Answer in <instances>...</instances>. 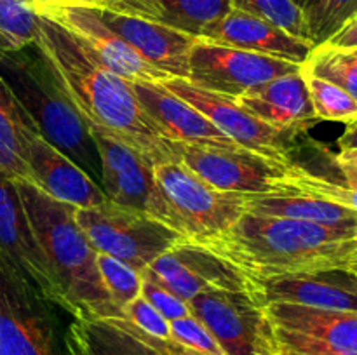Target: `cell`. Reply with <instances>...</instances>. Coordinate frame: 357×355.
Instances as JSON below:
<instances>
[{"mask_svg":"<svg viewBox=\"0 0 357 355\" xmlns=\"http://www.w3.org/2000/svg\"><path fill=\"white\" fill-rule=\"evenodd\" d=\"M52 303L0 254V355H63Z\"/></svg>","mask_w":357,"mask_h":355,"instance_id":"6","label":"cell"},{"mask_svg":"<svg viewBox=\"0 0 357 355\" xmlns=\"http://www.w3.org/2000/svg\"><path fill=\"white\" fill-rule=\"evenodd\" d=\"M354 17H357V0H316L305 13L309 40L314 47L326 44Z\"/></svg>","mask_w":357,"mask_h":355,"instance_id":"33","label":"cell"},{"mask_svg":"<svg viewBox=\"0 0 357 355\" xmlns=\"http://www.w3.org/2000/svg\"><path fill=\"white\" fill-rule=\"evenodd\" d=\"M96 268L105 291L110 296L122 319L126 305L142 294V271L105 253H96Z\"/></svg>","mask_w":357,"mask_h":355,"instance_id":"30","label":"cell"},{"mask_svg":"<svg viewBox=\"0 0 357 355\" xmlns=\"http://www.w3.org/2000/svg\"><path fill=\"white\" fill-rule=\"evenodd\" d=\"M291 2L296 3V6H298L303 13H307V10L314 6V2H316V0H291Z\"/></svg>","mask_w":357,"mask_h":355,"instance_id":"42","label":"cell"},{"mask_svg":"<svg viewBox=\"0 0 357 355\" xmlns=\"http://www.w3.org/2000/svg\"><path fill=\"white\" fill-rule=\"evenodd\" d=\"M180 162L216 190L251 195L282 194L284 164L248 150L180 145Z\"/></svg>","mask_w":357,"mask_h":355,"instance_id":"13","label":"cell"},{"mask_svg":"<svg viewBox=\"0 0 357 355\" xmlns=\"http://www.w3.org/2000/svg\"><path fill=\"white\" fill-rule=\"evenodd\" d=\"M35 44L54 66L63 89L87 124L122 139L152 166L180 162V145L157 134L132 84L101 65L66 28L38 14Z\"/></svg>","mask_w":357,"mask_h":355,"instance_id":"1","label":"cell"},{"mask_svg":"<svg viewBox=\"0 0 357 355\" xmlns=\"http://www.w3.org/2000/svg\"><path fill=\"white\" fill-rule=\"evenodd\" d=\"M38 14L51 17L70 31L98 61L128 82H164L166 73L153 68L139 58L117 33L110 30L89 6L58 3L38 9Z\"/></svg>","mask_w":357,"mask_h":355,"instance_id":"14","label":"cell"},{"mask_svg":"<svg viewBox=\"0 0 357 355\" xmlns=\"http://www.w3.org/2000/svg\"><path fill=\"white\" fill-rule=\"evenodd\" d=\"M338 148H340V152H344V150H357V120L347 124L344 134L338 138Z\"/></svg>","mask_w":357,"mask_h":355,"instance_id":"40","label":"cell"},{"mask_svg":"<svg viewBox=\"0 0 357 355\" xmlns=\"http://www.w3.org/2000/svg\"><path fill=\"white\" fill-rule=\"evenodd\" d=\"M229 2L232 9L268 21L293 37L309 40L305 13L291 0H229Z\"/></svg>","mask_w":357,"mask_h":355,"instance_id":"32","label":"cell"},{"mask_svg":"<svg viewBox=\"0 0 357 355\" xmlns=\"http://www.w3.org/2000/svg\"><path fill=\"white\" fill-rule=\"evenodd\" d=\"M33 6L35 10L44 9L49 6H58V3H77V0H28Z\"/></svg>","mask_w":357,"mask_h":355,"instance_id":"41","label":"cell"},{"mask_svg":"<svg viewBox=\"0 0 357 355\" xmlns=\"http://www.w3.org/2000/svg\"><path fill=\"white\" fill-rule=\"evenodd\" d=\"M234 101L265 124L298 136L321 122L314 111L302 68L255 87Z\"/></svg>","mask_w":357,"mask_h":355,"instance_id":"21","label":"cell"},{"mask_svg":"<svg viewBox=\"0 0 357 355\" xmlns=\"http://www.w3.org/2000/svg\"><path fill=\"white\" fill-rule=\"evenodd\" d=\"M275 329L298 334L335 352L357 354V313L312 306L272 303L265 305Z\"/></svg>","mask_w":357,"mask_h":355,"instance_id":"22","label":"cell"},{"mask_svg":"<svg viewBox=\"0 0 357 355\" xmlns=\"http://www.w3.org/2000/svg\"><path fill=\"white\" fill-rule=\"evenodd\" d=\"M150 125L164 139L199 148L244 150L227 138L206 115L160 82H131Z\"/></svg>","mask_w":357,"mask_h":355,"instance_id":"16","label":"cell"},{"mask_svg":"<svg viewBox=\"0 0 357 355\" xmlns=\"http://www.w3.org/2000/svg\"><path fill=\"white\" fill-rule=\"evenodd\" d=\"M89 125L101 164L100 187L114 204L159 219L187 237L180 218L160 191L153 166L136 150L98 125Z\"/></svg>","mask_w":357,"mask_h":355,"instance_id":"7","label":"cell"},{"mask_svg":"<svg viewBox=\"0 0 357 355\" xmlns=\"http://www.w3.org/2000/svg\"><path fill=\"white\" fill-rule=\"evenodd\" d=\"M142 274L187 303L206 292H253V282L243 271L192 240H185L160 254Z\"/></svg>","mask_w":357,"mask_h":355,"instance_id":"12","label":"cell"},{"mask_svg":"<svg viewBox=\"0 0 357 355\" xmlns=\"http://www.w3.org/2000/svg\"><path fill=\"white\" fill-rule=\"evenodd\" d=\"M33 125L0 80V169L14 180L30 181L24 157V127Z\"/></svg>","mask_w":357,"mask_h":355,"instance_id":"26","label":"cell"},{"mask_svg":"<svg viewBox=\"0 0 357 355\" xmlns=\"http://www.w3.org/2000/svg\"><path fill=\"white\" fill-rule=\"evenodd\" d=\"M199 40L284 59L300 66L314 49L309 40L293 37L268 21L236 9H230L222 19L206 28Z\"/></svg>","mask_w":357,"mask_h":355,"instance_id":"20","label":"cell"},{"mask_svg":"<svg viewBox=\"0 0 357 355\" xmlns=\"http://www.w3.org/2000/svg\"><path fill=\"white\" fill-rule=\"evenodd\" d=\"M171 340L192 348L202 355H225L211 331L190 313L181 319L171 320Z\"/></svg>","mask_w":357,"mask_h":355,"instance_id":"34","label":"cell"},{"mask_svg":"<svg viewBox=\"0 0 357 355\" xmlns=\"http://www.w3.org/2000/svg\"><path fill=\"white\" fill-rule=\"evenodd\" d=\"M335 49H344V51H357V17L349 21L344 28L337 31L326 44Z\"/></svg>","mask_w":357,"mask_h":355,"instance_id":"39","label":"cell"},{"mask_svg":"<svg viewBox=\"0 0 357 355\" xmlns=\"http://www.w3.org/2000/svg\"><path fill=\"white\" fill-rule=\"evenodd\" d=\"M153 176L192 242L220 235L246 212L251 194L216 190L181 162L157 164Z\"/></svg>","mask_w":357,"mask_h":355,"instance_id":"8","label":"cell"},{"mask_svg":"<svg viewBox=\"0 0 357 355\" xmlns=\"http://www.w3.org/2000/svg\"><path fill=\"white\" fill-rule=\"evenodd\" d=\"M302 70L337 84L357 101V51L319 45L312 49Z\"/></svg>","mask_w":357,"mask_h":355,"instance_id":"28","label":"cell"},{"mask_svg":"<svg viewBox=\"0 0 357 355\" xmlns=\"http://www.w3.org/2000/svg\"><path fill=\"white\" fill-rule=\"evenodd\" d=\"M333 166L347 183H357V150H344L333 155Z\"/></svg>","mask_w":357,"mask_h":355,"instance_id":"38","label":"cell"},{"mask_svg":"<svg viewBox=\"0 0 357 355\" xmlns=\"http://www.w3.org/2000/svg\"><path fill=\"white\" fill-rule=\"evenodd\" d=\"M24 157L30 183L49 197L79 209L96 207L108 200L103 188L65 153L42 138L31 124L24 127Z\"/></svg>","mask_w":357,"mask_h":355,"instance_id":"17","label":"cell"},{"mask_svg":"<svg viewBox=\"0 0 357 355\" xmlns=\"http://www.w3.org/2000/svg\"><path fill=\"white\" fill-rule=\"evenodd\" d=\"M103 2V0H77V3H82V6H100V3Z\"/></svg>","mask_w":357,"mask_h":355,"instance_id":"43","label":"cell"},{"mask_svg":"<svg viewBox=\"0 0 357 355\" xmlns=\"http://www.w3.org/2000/svg\"><path fill=\"white\" fill-rule=\"evenodd\" d=\"M302 73L307 82L314 111L319 120L344 122V124L357 120V101L351 94L345 93L340 86L330 80L310 75L303 70Z\"/></svg>","mask_w":357,"mask_h":355,"instance_id":"31","label":"cell"},{"mask_svg":"<svg viewBox=\"0 0 357 355\" xmlns=\"http://www.w3.org/2000/svg\"><path fill=\"white\" fill-rule=\"evenodd\" d=\"M251 281L347 268L357 256V232L289 218L244 212L229 230L195 242Z\"/></svg>","mask_w":357,"mask_h":355,"instance_id":"2","label":"cell"},{"mask_svg":"<svg viewBox=\"0 0 357 355\" xmlns=\"http://www.w3.org/2000/svg\"><path fill=\"white\" fill-rule=\"evenodd\" d=\"M300 68V65L284 59L197 40L188 58L187 82L199 89L236 100L255 87Z\"/></svg>","mask_w":357,"mask_h":355,"instance_id":"10","label":"cell"},{"mask_svg":"<svg viewBox=\"0 0 357 355\" xmlns=\"http://www.w3.org/2000/svg\"><path fill=\"white\" fill-rule=\"evenodd\" d=\"M160 84L206 115L227 138L232 139L241 148L284 166L293 162V143L298 138L295 132L272 127L248 113L230 97L199 89L183 79H169Z\"/></svg>","mask_w":357,"mask_h":355,"instance_id":"11","label":"cell"},{"mask_svg":"<svg viewBox=\"0 0 357 355\" xmlns=\"http://www.w3.org/2000/svg\"><path fill=\"white\" fill-rule=\"evenodd\" d=\"M65 343L68 355H157L114 319H73Z\"/></svg>","mask_w":357,"mask_h":355,"instance_id":"25","label":"cell"},{"mask_svg":"<svg viewBox=\"0 0 357 355\" xmlns=\"http://www.w3.org/2000/svg\"><path fill=\"white\" fill-rule=\"evenodd\" d=\"M91 9L149 65L171 79H188V58L199 38L105 7L93 6Z\"/></svg>","mask_w":357,"mask_h":355,"instance_id":"19","label":"cell"},{"mask_svg":"<svg viewBox=\"0 0 357 355\" xmlns=\"http://www.w3.org/2000/svg\"><path fill=\"white\" fill-rule=\"evenodd\" d=\"M347 270H351V271H352V274H354V275H357V256L354 258V260H352V261H351V263H349Z\"/></svg>","mask_w":357,"mask_h":355,"instance_id":"44","label":"cell"},{"mask_svg":"<svg viewBox=\"0 0 357 355\" xmlns=\"http://www.w3.org/2000/svg\"><path fill=\"white\" fill-rule=\"evenodd\" d=\"M0 254L13 261L45 299L65 306L59 285L31 230L16 181L0 169Z\"/></svg>","mask_w":357,"mask_h":355,"instance_id":"15","label":"cell"},{"mask_svg":"<svg viewBox=\"0 0 357 355\" xmlns=\"http://www.w3.org/2000/svg\"><path fill=\"white\" fill-rule=\"evenodd\" d=\"M77 225L96 253L110 254L143 271L155 258L190 240L159 219L107 200L75 209Z\"/></svg>","mask_w":357,"mask_h":355,"instance_id":"5","label":"cell"},{"mask_svg":"<svg viewBox=\"0 0 357 355\" xmlns=\"http://www.w3.org/2000/svg\"><path fill=\"white\" fill-rule=\"evenodd\" d=\"M188 306L225 355H278L274 326L265 306L248 292H206L192 298Z\"/></svg>","mask_w":357,"mask_h":355,"instance_id":"9","label":"cell"},{"mask_svg":"<svg viewBox=\"0 0 357 355\" xmlns=\"http://www.w3.org/2000/svg\"><path fill=\"white\" fill-rule=\"evenodd\" d=\"M38 33V13L28 0H0V52L33 44Z\"/></svg>","mask_w":357,"mask_h":355,"instance_id":"29","label":"cell"},{"mask_svg":"<svg viewBox=\"0 0 357 355\" xmlns=\"http://www.w3.org/2000/svg\"><path fill=\"white\" fill-rule=\"evenodd\" d=\"M114 320L117 324H121L124 329H128L129 333L135 334V336L138 338V340H142L143 343L149 345V347L152 348L157 355H202V354H199V352L192 350V348L185 347V345L178 343V341L171 340V338L150 336V334L143 333L142 329H138V327L132 326L131 322H128V320H124V319H114Z\"/></svg>","mask_w":357,"mask_h":355,"instance_id":"37","label":"cell"},{"mask_svg":"<svg viewBox=\"0 0 357 355\" xmlns=\"http://www.w3.org/2000/svg\"><path fill=\"white\" fill-rule=\"evenodd\" d=\"M333 162V157H331ZM335 167V166H333ZM337 171V169H335ZM282 194H300L323 198L357 211V183H347L337 176L316 173L302 164L289 162L282 178Z\"/></svg>","mask_w":357,"mask_h":355,"instance_id":"27","label":"cell"},{"mask_svg":"<svg viewBox=\"0 0 357 355\" xmlns=\"http://www.w3.org/2000/svg\"><path fill=\"white\" fill-rule=\"evenodd\" d=\"M16 181L28 221L73 319H121L96 268V251L77 225L75 205L65 204L31 184Z\"/></svg>","mask_w":357,"mask_h":355,"instance_id":"3","label":"cell"},{"mask_svg":"<svg viewBox=\"0 0 357 355\" xmlns=\"http://www.w3.org/2000/svg\"><path fill=\"white\" fill-rule=\"evenodd\" d=\"M122 319L131 322L143 333L155 338H171L169 320L164 319L142 294L136 296L131 303H128L122 313Z\"/></svg>","mask_w":357,"mask_h":355,"instance_id":"36","label":"cell"},{"mask_svg":"<svg viewBox=\"0 0 357 355\" xmlns=\"http://www.w3.org/2000/svg\"><path fill=\"white\" fill-rule=\"evenodd\" d=\"M98 7L142 17L195 38H201L206 28L232 9L229 0H103Z\"/></svg>","mask_w":357,"mask_h":355,"instance_id":"23","label":"cell"},{"mask_svg":"<svg viewBox=\"0 0 357 355\" xmlns=\"http://www.w3.org/2000/svg\"><path fill=\"white\" fill-rule=\"evenodd\" d=\"M251 282H253L251 296L261 306L286 303V305L357 313V275L347 268L284 275V277Z\"/></svg>","mask_w":357,"mask_h":355,"instance_id":"18","label":"cell"},{"mask_svg":"<svg viewBox=\"0 0 357 355\" xmlns=\"http://www.w3.org/2000/svg\"><path fill=\"white\" fill-rule=\"evenodd\" d=\"M142 296L164 317L171 322V320L181 319V317L190 315V306L187 301L178 298L176 294L160 285L159 282L153 281L146 274H142Z\"/></svg>","mask_w":357,"mask_h":355,"instance_id":"35","label":"cell"},{"mask_svg":"<svg viewBox=\"0 0 357 355\" xmlns=\"http://www.w3.org/2000/svg\"><path fill=\"white\" fill-rule=\"evenodd\" d=\"M0 80L44 139L100 184L101 164L86 118L37 44L0 52Z\"/></svg>","mask_w":357,"mask_h":355,"instance_id":"4","label":"cell"},{"mask_svg":"<svg viewBox=\"0 0 357 355\" xmlns=\"http://www.w3.org/2000/svg\"><path fill=\"white\" fill-rule=\"evenodd\" d=\"M246 212L272 218H289L331 228L357 232V211L323 198L300 194L248 195Z\"/></svg>","mask_w":357,"mask_h":355,"instance_id":"24","label":"cell"}]
</instances>
